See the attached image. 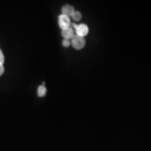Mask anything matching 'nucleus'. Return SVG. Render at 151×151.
I'll use <instances>...</instances> for the list:
<instances>
[{"mask_svg": "<svg viewBox=\"0 0 151 151\" xmlns=\"http://www.w3.org/2000/svg\"><path fill=\"white\" fill-rule=\"evenodd\" d=\"M71 44H72V46L76 49V50H81L84 46H85V44H86V40L84 37H81L79 35H74V37L71 39Z\"/></svg>", "mask_w": 151, "mask_h": 151, "instance_id": "obj_1", "label": "nucleus"}, {"mask_svg": "<svg viewBox=\"0 0 151 151\" xmlns=\"http://www.w3.org/2000/svg\"><path fill=\"white\" fill-rule=\"evenodd\" d=\"M72 26H73L74 29H76V35H79L81 37H84L88 33V27L86 26V24H80V25H76L75 24H73Z\"/></svg>", "mask_w": 151, "mask_h": 151, "instance_id": "obj_2", "label": "nucleus"}, {"mask_svg": "<svg viewBox=\"0 0 151 151\" xmlns=\"http://www.w3.org/2000/svg\"><path fill=\"white\" fill-rule=\"evenodd\" d=\"M4 61V56L2 50H0V65H3Z\"/></svg>", "mask_w": 151, "mask_h": 151, "instance_id": "obj_9", "label": "nucleus"}, {"mask_svg": "<svg viewBox=\"0 0 151 151\" xmlns=\"http://www.w3.org/2000/svg\"><path fill=\"white\" fill-rule=\"evenodd\" d=\"M62 35L65 38V40H70L74 37V32L71 28H67L65 29H62Z\"/></svg>", "mask_w": 151, "mask_h": 151, "instance_id": "obj_5", "label": "nucleus"}, {"mask_svg": "<svg viewBox=\"0 0 151 151\" xmlns=\"http://www.w3.org/2000/svg\"><path fill=\"white\" fill-rule=\"evenodd\" d=\"M4 65H0V76H2L4 74Z\"/></svg>", "mask_w": 151, "mask_h": 151, "instance_id": "obj_10", "label": "nucleus"}, {"mask_svg": "<svg viewBox=\"0 0 151 151\" xmlns=\"http://www.w3.org/2000/svg\"><path fill=\"white\" fill-rule=\"evenodd\" d=\"M59 25L61 28V29H65L67 28L70 27V18L65 16L63 14L60 15L59 17Z\"/></svg>", "mask_w": 151, "mask_h": 151, "instance_id": "obj_3", "label": "nucleus"}, {"mask_svg": "<svg viewBox=\"0 0 151 151\" xmlns=\"http://www.w3.org/2000/svg\"><path fill=\"white\" fill-rule=\"evenodd\" d=\"M62 14L63 15H65V16L67 17H71L72 16V14H73V13L75 12V9H74V8L72 7V6L70 5H65L62 7Z\"/></svg>", "mask_w": 151, "mask_h": 151, "instance_id": "obj_4", "label": "nucleus"}, {"mask_svg": "<svg viewBox=\"0 0 151 151\" xmlns=\"http://www.w3.org/2000/svg\"><path fill=\"white\" fill-rule=\"evenodd\" d=\"M72 19L75 20V21H79L80 19H81V14L80 12H78V11H76L73 13V14H72Z\"/></svg>", "mask_w": 151, "mask_h": 151, "instance_id": "obj_7", "label": "nucleus"}, {"mask_svg": "<svg viewBox=\"0 0 151 151\" xmlns=\"http://www.w3.org/2000/svg\"><path fill=\"white\" fill-rule=\"evenodd\" d=\"M62 45H63V46H64V47H69L70 43L68 40H64L62 41Z\"/></svg>", "mask_w": 151, "mask_h": 151, "instance_id": "obj_8", "label": "nucleus"}, {"mask_svg": "<svg viewBox=\"0 0 151 151\" xmlns=\"http://www.w3.org/2000/svg\"><path fill=\"white\" fill-rule=\"evenodd\" d=\"M45 93H46V88L45 87V86L41 85V86H39V88H38V95L40 97H44L45 95Z\"/></svg>", "mask_w": 151, "mask_h": 151, "instance_id": "obj_6", "label": "nucleus"}]
</instances>
